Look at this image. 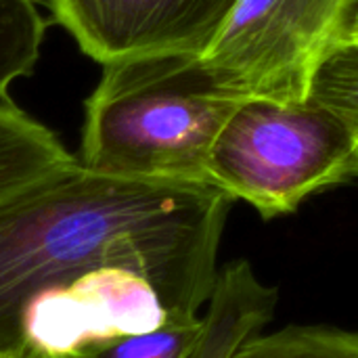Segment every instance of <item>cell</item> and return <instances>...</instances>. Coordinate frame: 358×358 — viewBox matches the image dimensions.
<instances>
[{"mask_svg":"<svg viewBox=\"0 0 358 358\" xmlns=\"http://www.w3.org/2000/svg\"><path fill=\"white\" fill-rule=\"evenodd\" d=\"M0 358H82L80 355H52V352H44L38 350L34 346L27 344H17L15 348H10L8 352L0 355Z\"/></svg>","mask_w":358,"mask_h":358,"instance_id":"5bb4252c","label":"cell"},{"mask_svg":"<svg viewBox=\"0 0 358 358\" xmlns=\"http://www.w3.org/2000/svg\"><path fill=\"white\" fill-rule=\"evenodd\" d=\"M241 101L218 90L191 55L105 63L86 101L76 159L105 176L210 182L212 147Z\"/></svg>","mask_w":358,"mask_h":358,"instance_id":"7a4b0ae2","label":"cell"},{"mask_svg":"<svg viewBox=\"0 0 358 358\" xmlns=\"http://www.w3.org/2000/svg\"><path fill=\"white\" fill-rule=\"evenodd\" d=\"M42 185H44V182H42ZM36 189H38V187H36ZM31 191H34V189H31ZM31 191H27V193H23V195H19V197H13V199H8V201L0 203V229H2L10 218H13V214L19 210V206L25 201V197H27Z\"/></svg>","mask_w":358,"mask_h":358,"instance_id":"9a60e30c","label":"cell"},{"mask_svg":"<svg viewBox=\"0 0 358 358\" xmlns=\"http://www.w3.org/2000/svg\"><path fill=\"white\" fill-rule=\"evenodd\" d=\"M279 292L262 283L248 260L218 271L214 294L203 315V336L191 358H231L241 342L271 323Z\"/></svg>","mask_w":358,"mask_h":358,"instance_id":"52a82bcc","label":"cell"},{"mask_svg":"<svg viewBox=\"0 0 358 358\" xmlns=\"http://www.w3.org/2000/svg\"><path fill=\"white\" fill-rule=\"evenodd\" d=\"M80 50L105 65L141 55L199 57L237 0H42Z\"/></svg>","mask_w":358,"mask_h":358,"instance_id":"8992f818","label":"cell"},{"mask_svg":"<svg viewBox=\"0 0 358 358\" xmlns=\"http://www.w3.org/2000/svg\"><path fill=\"white\" fill-rule=\"evenodd\" d=\"M231 358H358V331L329 325H287L248 338Z\"/></svg>","mask_w":358,"mask_h":358,"instance_id":"30bf717a","label":"cell"},{"mask_svg":"<svg viewBox=\"0 0 358 358\" xmlns=\"http://www.w3.org/2000/svg\"><path fill=\"white\" fill-rule=\"evenodd\" d=\"M233 199L212 182L105 176L76 159L34 189L0 229V355L38 292L101 268H126L159 294L170 319H199L218 281Z\"/></svg>","mask_w":358,"mask_h":358,"instance_id":"6da1fadb","label":"cell"},{"mask_svg":"<svg viewBox=\"0 0 358 358\" xmlns=\"http://www.w3.org/2000/svg\"><path fill=\"white\" fill-rule=\"evenodd\" d=\"M203 329V315L193 321L168 319L153 331L113 338L88 346L76 355L82 358H191Z\"/></svg>","mask_w":358,"mask_h":358,"instance_id":"7c38bea8","label":"cell"},{"mask_svg":"<svg viewBox=\"0 0 358 358\" xmlns=\"http://www.w3.org/2000/svg\"><path fill=\"white\" fill-rule=\"evenodd\" d=\"M306 99L329 111L358 141V40L331 42L319 57Z\"/></svg>","mask_w":358,"mask_h":358,"instance_id":"9c48e42d","label":"cell"},{"mask_svg":"<svg viewBox=\"0 0 358 358\" xmlns=\"http://www.w3.org/2000/svg\"><path fill=\"white\" fill-rule=\"evenodd\" d=\"M76 164L57 134L0 96V203L19 197Z\"/></svg>","mask_w":358,"mask_h":358,"instance_id":"ba28073f","label":"cell"},{"mask_svg":"<svg viewBox=\"0 0 358 358\" xmlns=\"http://www.w3.org/2000/svg\"><path fill=\"white\" fill-rule=\"evenodd\" d=\"M170 319L157 289L126 268H101L31 296L17 323V344L52 355L147 334Z\"/></svg>","mask_w":358,"mask_h":358,"instance_id":"5b68a950","label":"cell"},{"mask_svg":"<svg viewBox=\"0 0 358 358\" xmlns=\"http://www.w3.org/2000/svg\"><path fill=\"white\" fill-rule=\"evenodd\" d=\"M338 40H358V0L344 2L334 42Z\"/></svg>","mask_w":358,"mask_h":358,"instance_id":"4fadbf2b","label":"cell"},{"mask_svg":"<svg viewBox=\"0 0 358 358\" xmlns=\"http://www.w3.org/2000/svg\"><path fill=\"white\" fill-rule=\"evenodd\" d=\"M44 31L46 19L36 0H0V96L34 71Z\"/></svg>","mask_w":358,"mask_h":358,"instance_id":"8fae6325","label":"cell"},{"mask_svg":"<svg viewBox=\"0 0 358 358\" xmlns=\"http://www.w3.org/2000/svg\"><path fill=\"white\" fill-rule=\"evenodd\" d=\"M346 0H237L197 57L208 80L237 99L302 101L334 42Z\"/></svg>","mask_w":358,"mask_h":358,"instance_id":"277c9868","label":"cell"},{"mask_svg":"<svg viewBox=\"0 0 358 358\" xmlns=\"http://www.w3.org/2000/svg\"><path fill=\"white\" fill-rule=\"evenodd\" d=\"M352 176L358 141L308 99H243L208 162V180L266 220L296 212L306 197Z\"/></svg>","mask_w":358,"mask_h":358,"instance_id":"3957f363","label":"cell"}]
</instances>
